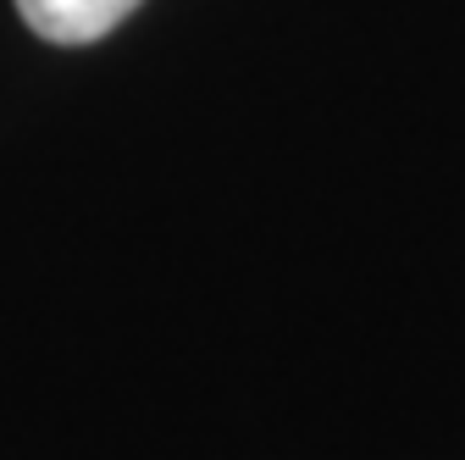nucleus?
<instances>
[{"mask_svg": "<svg viewBox=\"0 0 465 460\" xmlns=\"http://www.w3.org/2000/svg\"><path fill=\"white\" fill-rule=\"evenodd\" d=\"M139 0H17L23 23L50 45H94L123 17H134Z\"/></svg>", "mask_w": 465, "mask_h": 460, "instance_id": "nucleus-1", "label": "nucleus"}]
</instances>
